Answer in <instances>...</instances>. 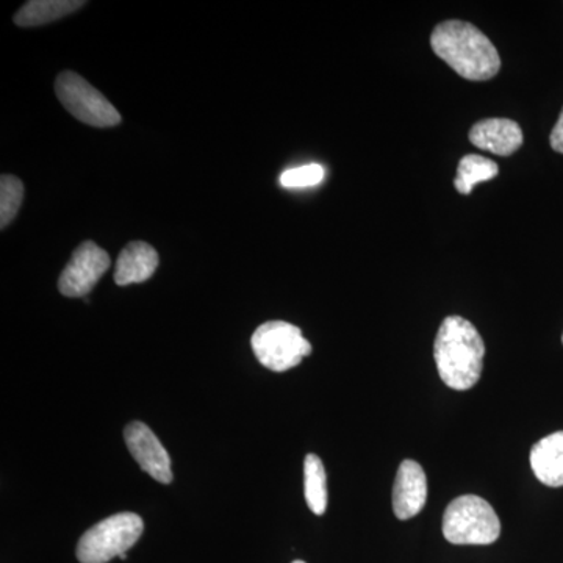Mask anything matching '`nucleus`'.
<instances>
[{
	"label": "nucleus",
	"instance_id": "f257e3e1",
	"mask_svg": "<svg viewBox=\"0 0 563 563\" xmlns=\"http://www.w3.org/2000/svg\"><path fill=\"white\" fill-rule=\"evenodd\" d=\"M437 369L444 384L465 391L479 383L485 344L472 322L462 317L444 318L433 344Z\"/></svg>",
	"mask_w": 563,
	"mask_h": 563
},
{
	"label": "nucleus",
	"instance_id": "f03ea898",
	"mask_svg": "<svg viewBox=\"0 0 563 563\" xmlns=\"http://www.w3.org/2000/svg\"><path fill=\"white\" fill-rule=\"evenodd\" d=\"M431 47L437 57L466 80H490L501 69L495 44L470 22L446 21L437 25Z\"/></svg>",
	"mask_w": 563,
	"mask_h": 563
},
{
	"label": "nucleus",
	"instance_id": "7ed1b4c3",
	"mask_svg": "<svg viewBox=\"0 0 563 563\" xmlns=\"http://www.w3.org/2000/svg\"><path fill=\"white\" fill-rule=\"evenodd\" d=\"M501 523L495 509L476 495H463L446 507L443 536L453 544H492L499 539Z\"/></svg>",
	"mask_w": 563,
	"mask_h": 563
},
{
	"label": "nucleus",
	"instance_id": "20e7f679",
	"mask_svg": "<svg viewBox=\"0 0 563 563\" xmlns=\"http://www.w3.org/2000/svg\"><path fill=\"white\" fill-rule=\"evenodd\" d=\"M144 531L143 520L136 514H117L92 526L77 544L80 563H109L128 554Z\"/></svg>",
	"mask_w": 563,
	"mask_h": 563
},
{
	"label": "nucleus",
	"instance_id": "39448f33",
	"mask_svg": "<svg viewBox=\"0 0 563 563\" xmlns=\"http://www.w3.org/2000/svg\"><path fill=\"white\" fill-rule=\"evenodd\" d=\"M251 344L257 361L274 373L288 372L312 354L301 329L285 321H268L255 329Z\"/></svg>",
	"mask_w": 563,
	"mask_h": 563
},
{
	"label": "nucleus",
	"instance_id": "423d86ee",
	"mask_svg": "<svg viewBox=\"0 0 563 563\" xmlns=\"http://www.w3.org/2000/svg\"><path fill=\"white\" fill-rule=\"evenodd\" d=\"M55 92L63 107L85 124L92 128H113L121 122V114L113 103L73 70H65L58 76Z\"/></svg>",
	"mask_w": 563,
	"mask_h": 563
},
{
	"label": "nucleus",
	"instance_id": "0eeeda50",
	"mask_svg": "<svg viewBox=\"0 0 563 563\" xmlns=\"http://www.w3.org/2000/svg\"><path fill=\"white\" fill-rule=\"evenodd\" d=\"M110 255L92 242L81 243L63 269L58 290L66 298H84L109 272Z\"/></svg>",
	"mask_w": 563,
	"mask_h": 563
},
{
	"label": "nucleus",
	"instance_id": "6e6552de",
	"mask_svg": "<svg viewBox=\"0 0 563 563\" xmlns=\"http://www.w3.org/2000/svg\"><path fill=\"white\" fill-rule=\"evenodd\" d=\"M124 440L141 470L162 484L173 483L172 457L144 422L132 421L124 429Z\"/></svg>",
	"mask_w": 563,
	"mask_h": 563
},
{
	"label": "nucleus",
	"instance_id": "1a4fd4ad",
	"mask_svg": "<svg viewBox=\"0 0 563 563\" xmlns=\"http://www.w3.org/2000/svg\"><path fill=\"white\" fill-rule=\"evenodd\" d=\"M428 501V479L420 463L404 461L393 487V512L399 520H410L424 509Z\"/></svg>",
	"mask_w": 563,
	"mask_h": 563
},
{
	"label": "nucleus",
	"instance_id": "9d476101",
	"mask_svg": "<svg viewBox=\"0 0 563 563\" xmlns=\"http://www.w3.org/2000/svg\"><path fill=\"white\" fill-rule=\"evenodd\" d=\"M468 136L477 150L492 152L499 157H509L523 144L520 125L506 118L479 121L473 125Z\"/></svg>",
	"mask_w": 563,
	"mask_h": 563
},
{
	"label": "nucleus",
	"instance_id": "9b49d317",
	"mask_svg": "<svg viewBox=\"0 0 563 563\" xmlns=\"http://www.w3.org/2000/svg\"><path fill=\"white\" fill-rule=\"evenodd\" d=\"M157 266L158 254L151 244L144 242L129 243L118 257L114 282L120 287L141 284V282H146L154 276Z\"/></svg>",
	"mask_w": 563,
	"mask_h": 563
},
{
	"label": "nucleus",
	"instance_id": "f8f14e48",
	"mask_svg": "<svg viewBox=\"0 0 563 563\" xmlns=\"http://www.w3.org/2000/svg\"><path fill=\"white\" fill-rule=\"evenodd\" d=\"M531 466L540 483L563 487V431L551 433L533 444Z\"/></svg>",
	"mask_w": 563,
	"mask_h": 563
},
{
	"label": "nucleus",
	"instance_id": "ddd939ff",
	"mask_svg": "<svg viewBox=\"0 0 563 563\" xmlns=\"http://www.w3.org/2000/svg\"><path fill=\"white\" fill-rule=\"evenodd\" d=\"M80 0H31L14 14V24L20 27H36L49 24L81 9Z\"/></svg>",
	"mask_w": 563,
	"mask_h": 563
},
{
	"label": "nucleus",
	"instance_id": "4468645a",
	"mask_svg": "<svg viewBox=\"0 0 563 563\" xmlns=\"http://www.w3.org/2000/svg\"><path fill=\"white\" fill-rule=\"evenodd\" d=\"M303 492L309 509L322 515L328 509V477L318 455L309 454L303 461Z\"/></svg>",
	"mask_w": 563,
	"mask_h": 563
},
{
	"label": "nucleus",
	"instance_id": "2eb2a0df",
	"mask_svg": "<svg viewBox=\"0 0 563 563\" xmlns=\"http://www.w3.org/2000/svg\"><path fill=\"white\" fill-rule=\"evenodd\" d=\"M499 174L498 165L483 155H465L459 163L457 177L454 180L455 190L461 195H470L481 181L495 179Z\"/></svg>",
	"mask_w": 563,
	"mask_h": 563
},
{
	"label": "nucleus",
	"instance_id": "dca6fc26",
	"mask_svg": "<svg viewBox=\"0 0 563 563\" xmlns=\"http://www.w3.org/2000/svg\"><path fill=\"white\" fill-rule=\"evenodd\" d=\"M24 198V185L18 177L3 174L0 179V228L5 229L16 217Z\"/></svg>",
	"mask_w": 563,
	"mask_h": 563
},
{
	"label": "nucleus",
	"instance_id": "f3484780",
	"mask_svg": "<svg viewBox=\"0 0 563 563\" xmlns=\"http://www.w3.org/2000/svg\"><path fill=\"white\" fill-rule=\"evenodd\" d=\"M322 179H324V168L312 163V165L299 166L282 174L280 185L285 188L314 187L321 184Z\"/></svg>",
	"mask_w": 563,
	"mask_h": 563
},
{
	"label": "nucleus",
	"instance_id": "a211bd4d",
	"mask_svg": "<svg viewBox=\"0 0 563 563\" xmlns=\"http://www.w3.org/2000/svg\"><path fill=\"white\" fill-rule=\"evenodd\" d=\"M550 143L555 152L563 154V110L558 124L554 125L553 132H551Z\"/></svg>",
	"mask_w": 563,
	"mask_h": 563
},
{
	"label": "nucleus",
	"instance_id": "6ab92c4d",
	"mask_svg": "<svg viewBox=\"0 0 563 563\" xmlns=\"http://www.w3.org/2000/svg\"><path fill=\"white\" fill-rule=\"evenodd\" d=\"M292 563H306V562H302V561H295Z\"/></svg>",
	"mask_w": 563,
	"mask_h": 563
},
{
	"label": "nucleus",
	"instance_id": "aec40b11",
	"mask_svg": "<svg viewBox=\"0 0 563 563\" xmlns=\"http://www.w3.org/2000/svg\"><path fill=\"white\" fill-rule=\"evenodd\" d=\"M562 343H563V335H562Z\"/></svg>",
	"mask_w": 563,
	"mask_h": 563
}]
</instances>
